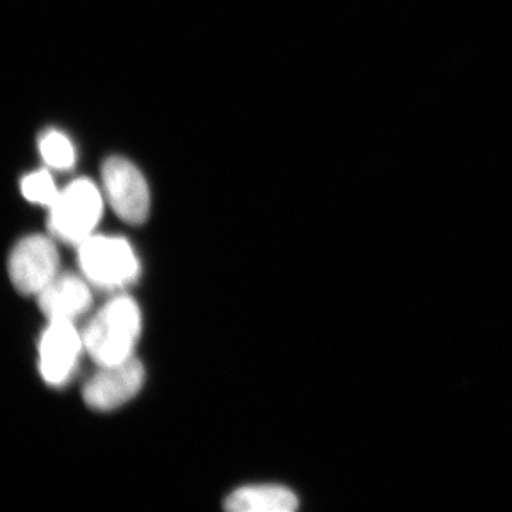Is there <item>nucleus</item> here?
<instances>
[{
  "instance_id": "f257e3e1",
  "label": "nucleus",
  "mask_w": 512,
  "mask_h": 512,
  "mask_svg": "<svg viewBox=\"0 0 512 512\" xmlns=\"http://www.w3.org/2000/svg\"><path fill=\"white\" fill-rule=\"evenodd\" d=\"M140 333L141 313L137 303L128 296H117L84 329V349L97 365H116L133 357Z\"/></svg>"
},
{
  "instance_id": "f03ea898",
  "label": "nucleus",
  "mask_w": 512,
  "mask_h": 512,
  "mask_svg": "<svg viewBox=\"0 0 512 512\" xmlns=\"http://www.w3.org/2000/svg\"><path fill=\"white\" fill-rule=\"evenodd\" d=\"M79 264L94 285L119 289L140 275V262L126 239L92 235L79 245Z\"/></svg>"
},
{
  "instance_id": "7ed1b4c3",
  "label": "nucleus",
  "mask_w": 512,
  "mask_h": 512,
  "mask_svg": "<svg viewBox=\"0 0 512 512\" xmlns=\"http://www.w3.org/2000/svg\"><path fill=\"white\" fill-rule=\"evenodd\" d=\"M103 212V197L97 185L87 178L74 180L60 191L50 207V229L57 238L80 245L92 237Z\"/></svg>"
},
{
  "instance_id": "20e7f679",
  "label": "nucleus",
  "mask_w": 512,
  "mask_h": 512,
  "mask_svg": "<svg viewBox=\"0 0 512 512\" xmlns=\"http://www.w3.org/2000/svg\"><path fill=\"white\" fill-rule=\"evenodd\" d=\"M101 174L107 200L121 220L131 225L143 224L150 212V191L136 165L127 158L110 157Z\"/></svg>"
},
{
  "instance_id": "39448f33",
  "label": "nucleus",
  "mask_w": 512,
  "mask_h": 512,
  "mask_svg": "<svg viewBox=\"0 0 512 512\" xmlns=\"http://www.w3.org/2000/svg\"><path fill=\"white\" fill-rule=\"evenodd\" d=\"M59 252L43 235L23 238L13 248L9 259V275L23 295H39L57 278Z\"/></svg>"
},
{
  "instance_id": "423d86ee",
  "label": "nucleus",
  "mask_w": 512,
  "mask_h": 512,
  "mask_svg": "<svg viewBox=\"0 0 512 512\" xmlns=\"http://www.w3.org/2000/svg\"><path fill=\"white\" fill-rule=\"evenodd\" d=\"M144 377V367L134 356L116 365L101 366L84 386V402L99 412L117 409L140 392Z\"/></svg>"
},
{
  "instance_id": "0eeeda50",
  "label": "nucleus",
  "mask_w": 512,
  "mask_h": 512,
  "mask_svg": "<svg viewBox=\"0 0 512 512\" xmlns=\"http://www.w3.org/2000/svg\"><path fill=\"white\" fill-rule=\"evenodd\" d=\"M84 349L83 335L72 320H50L40 339V373L47 383L60 386L72 376Z\"/></svg>"
},
{
  "instance_id": "6e6552de",
  "label": "nucleus",
  "mask_w": 512,
  "mask_h": 512,
  "mask_svg": "<svg viewBox=\"0 0 512 512\" xmlns=\"http://www.w3.org/2000/svg\"><path fill=\"white\" fill-rule=\"evenodd\" d=\"M93 296L89 285L76 275H57L39 293V305L50 320H73L89 311Z\"/></svg>"
},
{
  "instance_id": "1a4fd4ad",
  "label": "nucleus",
  "mask_w": 512,
  "mask_h": 512,
  "mask_svg": "<svg viewBox=\"0 0 512 512\" xmlns=\"http://www.w3.org/2000/svg\"><path fill=\"white\" fill-rule=\"evenodd\" d=\"M298 505V497L288 488L259 484L239 488L229 495L225 508L234 512H291Z\"/></svg>"
},
{
  "instance_id": "9d476101",
  "label": "nucleus",
  "mask_w": 512,
  "mask_h": 512,
  "mask_svg": "<svg viewBox=\"0 0 512 512\" xmlns=\"http://www.w3.org/2000/svg\"><path fill=\"white\" fill-rule=\"evenodd\" d=\"M39 150L43 160L56 170H69L76 161V151L70 138L59 130H49L40 137Z\"/></svg>"
},
{
  "instance_id": "9b49d317",
  "label": "nucleus",
  "mask_w": 512,
  "mask_h": 512,
  "mask_svg": "<svg viewBox=\"0 0 512 512\" xmlns=\"http://www.w3.org/2000/svg\"><path fill=\"white\" fill-rule=\"evenodd\" d=\"M23 197L43 207H52L55 204L60 191L57 190L55 180L49 171L40 170L26 175L20 183Z\"/></svg>"
}]
</instances>
